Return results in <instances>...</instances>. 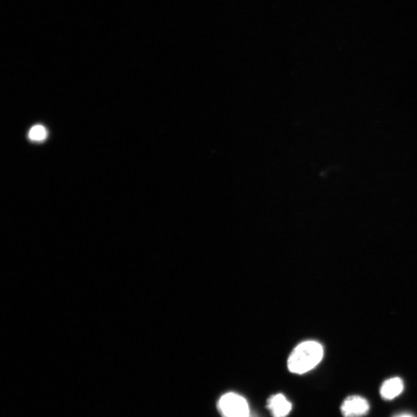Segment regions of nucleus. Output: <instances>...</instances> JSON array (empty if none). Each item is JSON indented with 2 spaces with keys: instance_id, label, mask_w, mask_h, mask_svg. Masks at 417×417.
<instances>
[{
  "instance_id": "nucleus-7",
  "label": "nucleus",
  "mask_w": 417,
  "mask_h": 417,
  "mask_svg": "<svg viewBox=\"0 0 417 417\" xmlns=\"http://www.w3.org/2000/svg\"><path fill=\"white\" fill-rule=\"evenodd\" d=\"M394 417H414V416L411 414L401 413V414L396 415Z\"/></svg>"
},
{
  "instance_id": "nucleus-4",
  "label": "nucleus",
  "mask_w": 417,
  "mask_h": 417,
  "mask_svg": "<svg viewBox=\"0 0 417 417\" xmlns=\"http://www.w3.org/2000/svg\"><path fill=\"white\" fill-rule=\"evenodd\" d=\"M404 389V381L398 377L389 379L381 385L380 395L385 401H393L403 393Z\"/></svg>"
},
{
  "instance_id": "nucleus-6",
  "label": "nucleus",
  "mask_w": 417,
  "mask_h": 417,
  "mask_svg": "<svg viewBox=\"0 0 417 417\" xmlns=\"http://www.w3.org/2000/svg\"><path fill=\"white\" fill-rule=\"evenodd\" d=\"M47 136V129L40 125L33 126L29 132V138L33 141H43Z\"/></svg>"
},
{
  "instance_id": "nucleus-5",
  "label": "nucleus",
  "mask_w": 417,
  "mask_h": 417,
  "mask_svg": "<svg viewBox=\"0 0 417 417\" xmlns=\"http://www.w3.org/2000/svg\"><path fill=\"white\" fill-rule=\"evenodd\" d=\"M268 407L274 417H286L291 411V404L285 396H273L269 401Z\"/></svg>"
},
{
  "instance_id": "nucleus-2",
  "label": "nucleus",
  "mask_w": 417,
  "mask_h": 417,
  "mask_svg": "<svg viewBox=\"0 0 417 417\" xmlns=\"http://www.w3.org/2000/svg\"><path fill=\"white\" fill-rule=\"evenodd\" d=\"M219 408L224 417H249V406L246 399L234 393L222 396Z\"/></svg>"
},
{
  "instance_id": "nucleus-3",
  "label": "nucleus",
  "mask_w": 417,
  "mask_h": 417,
  "mask_svg": "<svg viewBox=\"0 0 417 417\" xmlns=\"http://www.w3.org/2000/svg\"><path fill=\"white\" fill-rule=\"evenodd\" d=\"M370 406L365 398L351 396L346 398L341 406L344 417H362L368 413Z\"/></svg>"
},
{
  "instance_id": "nucleus-1",
  "label": "nucleus",
  "mask_w": 417,
  "mask_h": 417,
  "mask_svg": "<svg viewBox=\"0 0 417 417\" xmlns=\"http://www.w3.org/2000/svg\"><path fill=\"white\" fill-rule=\"evenodd\" d=\"M323 346L313 341L303 342L293 350L288 361L291 372L303 374L314 369L323 357Z\"/></svg>"
}]
</instances>
